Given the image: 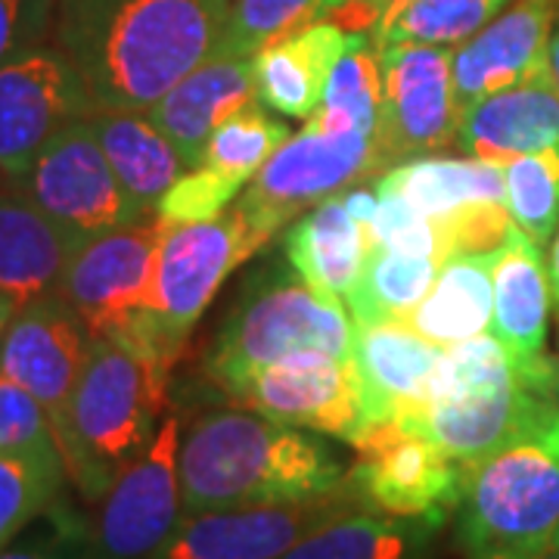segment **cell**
Instances as JSON below:
<instances>
[{
  "label": "cell",
  "mask_w": 559,
  "mask_h": 559,
  "mask_svg": "<svg viewBox=\"0 0 559 559\" xmlns=\"http://www.w3.org/2000/svg\"><path fill=\"white\" fill-rule=\"evenodd\" d=\"M230 0H57L53 44L97 109L146 112L221 44Z\"/></svg>",
  "instance_id": "1"
},
{
  "label": "cell",
  "mask_w": 559,
  "mask_h": 559,
  "mask_svg": "<svg viewBox=\"0 0 559 559\" xmlns=\"http://www.w3.org/2000/svg\"><path fill=\"white\" fill-rule=\"evenodd\" d=\"M178 473L183 513L320 498L348 476L318 432L249 407H218L193 419L180 436Z\"/></svg>",
  "instance_id": "2"
},
{
  "label": "cell",
  "mask_w": 559,
  "mask_h": 559,
  "mask_svg": "<svg viewBox=\"0 0 559 559\" xmlns=\"http://www.w3.org/2000/svg\"><path fill=\"white\" fill-rule=\"evenodd\" d=\"M171 367L175 360L153 342H91L62 444L69 481L87 500H100L156 439L168 414Z\"/></svg>",
  "instance_id": "3"
},
{
  "label": "cell",
  "mask_w": 559,
  "mask_h": 559,
  "mask_svg": "<svg viewBox=\"0 0 559 559\" xmlns=\"http://www.w3.org/2000/svg\"><path fill=\"white\" fill-rule=\"evenodd\" d=\"M457 538L466 554H532L559 535V401L520 436L460 466Z\"/></svg>",
  "instance_id": "4"
},
{
  "label": "cell",
  "mask_w": 559,
  "mask_h": 559,
  "mask_svg": "<svg viewBox=\"0 0 559 559\" xmlns=\"http://www.w3.org/2000/svg\"><path fill=\"white\" fill-rule=\"evenodd\" d=\"M355 320L345 301L314 289L299 274L255 277L242 293L209 352V377L218 382L289 360L348 358Z\"/></svg>",
  "instance_id": "5"
},
{
  "label": "cell",
  "mask_w": 559,
  "mask_h": 559,
  "mask_svg": "<svg viewBox=\"0 0 559 559\" xmlns=\"http://www.w3.org/2000/svg\"><path fill=\"white\" fill-rule=\"evenodd\" d=\"M162 234L165 221L153 215L72 249L60 296L87 326L91 340L153 342L165 352L153 323Z\"/></svg>",
  "instance_id": "6"
},
{
  "label": "cell",
  "mask_w": 559,
  "mask_h": 559,
  "mask_svg": "<svg viewBox=\"0 0 559 559\" xmlns=\"http://www.w3.org/2000/svg\"><path fill=\"white\" fill-rule=\"evenodd\" d=\"M389 168L392 156L380 134H326L301 128V134H289L261 165L237 209L267 240H274L314 205L364 180L377 183Z\"/></svg>",
  "instance_id": "7"
},
{
  "label": "cell",
  "mask_w": 559,
  "mask_h": 559,
  "mask_svg": "<svg viewBox=\"0 0 559 559\" xmlns=\"http://www.w3.org/2000/svg\"><path fill=\"white\" fill-rule=\"evenodd\" d=\"M267 242L271 240L237 205L221 212L218 218L165 224L156 264L153 323L171 358L178 360L180 348L218 296L224 280L252 255H259Z\"/></svg>",
  "instance_id": "8"
},
{
  "label": "cell",
  "mask_w": 559,
  "mask_h": 559,
  "mask_svg": "<svg viewBox=\"0 0 559 559\" xmlns=\"http://www.w3.org/2000/svg\"><path fill=\"white\" fill-rule=\"evenodd\" d=\"M10 187H16L25 200L35 202L72 240V246H81L124 224L153 218L143 215L124 193L103 153L91 116L69 124L62 134L50 140L38 159L32 162V168Z\"/></svg>",
  "instance_id": "9"
},
{
  "label": "cell",
  "mask_w": 559,
  "mask_h": 559,
  "mask_svg": "<svg viewBox=\"0 0 559 559\" xmlns=\"http://www.w3.org/2000/svg\"><path fill=\"white\" fill-rule=\"evenodd\" d=\"M183 417L171 407L156 439L124 466L97 503L94 559H156L183 520L178 451Z\"/></svg>",
  "instance_id": "10"
},
{
  "label": "cell",
  "mask_w": 559,
  "mask_h": 559,
  "mask_svg": "<svg viewBox=\"0 0 559 559\" xmlns=\"http://www.w3.org/2000/svg\"><path fill=\"white\" fill-rule=\"evenodd\" d=\"M97 112L87 84L60 44H38L0 66V175L20 180L69 124Z\"/></svg>",
  "instance_id": "11"
},
{
  "label": "cell",
  "mask_w": 559,
  "mask_h": 559,
  "mask_svg": "<svg viewBox=\"0 0 559 559\" xmlns=\"http://www.w3.org/2000/svg\"><path fill=\"white\" fill-rule=\"evenodd\" d=\"M380 138L392 165L457 146L460 103L454 47L419 40L382 44Z\"/></svg>",
  "instance_id": "12"
},
{
  "label": "cell",
  "mask_w": 559,
  "mask_h": 559,
  "mask_svg": "<svg viewBox=\"0 0 559 559\" xmlns=\"http://www.w3.org/2000/svg\"><path fill=\"white\" fill-rule=\"evenodd\" d=\"M230 399L296 429L348 444L367 429V407L355 358L289 360L221 382Z\"/></svg>",
  "instance_id": "13"
},
{
  "label": "cell",
  "mask_w": 559,
  "mask_h": 559,
  "mask_svg": "<svg viewBox=\"0 0 559 559\" xmlns=\"http://www.w3.org/2000/svg\"><path fill=\"white\" fill-rule=\"evenodd\" d=\"M367 507L345 476L336 491L289 503L183 513L156 559H280L320 522Z\"/></svg>",
  "instance_id": "14"
},
{
  "label": "cell",
  "mask_w": 559,
  "mask_h": 559,
  "mask_svg": "<svg viewBox=\"0 0 559 559\" xmlns=\"http://www.w3.org/2000/svg\"><path fill=\"white\" fill-rule=\"evenodd\" d=\"M348 479L367 510L392 516H444L457 510L463 469L436 441L395 419L373 423L355 444Z\"/></svg>",
  "instance_id": "15"
},
{
  "label": "cell",
  "mask_w": 559,
  "mask_h": 559,
  "mask_svg": "<svg viewBox=\"0 0 559 559\" xmlns=\"http://www.w3.org/2000/svg\"><path fill=\"white\" fill-rule=\"evenodd\" d=\"M91 342L87 326L62 296L22 305L0 340V370L40 401L53 423L60 451L69 436L72 399L91 355Z\"/></svg>",
  "instance_id": "16"
},
{
  "label": "cell",
  "mask_w": 559,
  "mask_h": 559,
  "mask_svg": "<svg viewBox=\"0 0 559 559\" xmlns=\"http://www.w3.org/2000/svg\"><path fill=\"white\" fill-rule=\"evenodd\" d=\"M286 140L289 128L274 119L267 106H242L212 131L202 162L162 197L156 215L165 224L218 218Z\"/></svg>",
  "instance_id": "17"
},
{
  "label": "cell",
  "mask_w": 559,
  "mask_h": 559,
  "mask_svg": "<svg viewBox=\"0 0 559 559\" xmlns=\"http://www.w3.org/2000/svg\"><path fill=\"white\" fill-rule=\"evenodd\" d=\"M491 277H495L491 333L498 336L522 380L544 395L557 399V360L547 358V318H550L554 286L538 242L516 227L498 249Z\"/></svg>",
  "instance_id": "18"
},
{
  "label": "cell",
  "mask_w": 559,
  "mask_h": 559,
  "mask_svg": "<svg viewBox=\"0 0 559 559\" xmlns=\"http://www.w3.org/2000/svg\"><path fill=\"white\" fill-rule=\"evenodd\" d=\"M557 0H513L469 40L454 47L460 116L473 103L550 72Z\"/></svg>",
  "instance_id": "19"
},
{
  "label": "cell",
  "mask_w": 559,
  "mask_h": 559,
  "mask_svg": "<svg viewBox=\"0 0 559 559\" xmlns=\"http://www.w3.org/2000/svg\"><path fill=\"white\" fill-rule=\"evenodd\" d=\"M550 401L557 399L532 389L528 382L513 380L466 399L423 404L395 423L436 441L448 457L466 466L520 436Z\"/></svg>",
  "instance_id": "20"
},
{
  "label": "cell",
  "mask_w": 559,
  "mask_h": 559,
  "mask_svg": "<svg viewBox=\"0 0 559 559\" xmlns=\"http://www.w3.org/2000/svg\"><path fill=\"white\" fill-rule=\"evenodd\" d=\"M255 100V57H237L215 47L153 109H146V116L175 143L187 168H197L212 131Z\"/></svg>",
  "instance_id": "21"
},
{
  "label": "cell",
  "mask_w": 559,
  "mask_h": 559,
  "mask_svg": "<svg viewBox=\"0 0 559 559\" xmlns=\"http://www.w3.org/2000/svg\"><path fill=\"white\" fill-rule=\"evenodd\" d=\"M457 146L481 162H507L559 146V81L550 72L463 109Z\"/></svg>",
  "instance_id": "22"
},
{
  "label": "cell",
  "mask_w": 559,
  "mask_h": 559,
  "mask_svg": "<svg viewBox=\"0 0 559 559\" xmlns=\"http://www.w3.org/2000/svg\"><path fill=\"white\" fill-rule=\"evenodd\" d=\"M441 352L444 348L426 342L399 320L355 323L352 358L358 364L367 426L417 411Z\"/></svg>",
  "instance_id": "23"
},
{
  "label": "cell",
  "mask_w": 559,
  "mask_h": 559,
  "mask_svg": "<svg viewBox=\"0 0 559 559\" xmlns=\"http://www.w3.org/2000/svg\"><path fill=\"white\" fill-rule=\"evenodd\" d=\"M72 249V240L35 202L0 183V296L20 308L60 296Z\"/></svg>",
  "instance_id": "24"
},
{
  "label": "cell",
  "mask_w": 559,
  "mask_h": 559,
  "mask_svg": "<svg viewBox=\"0 0 559 559\" xmlns=\"http://www.w3.org/2000/svg\"><path fill=\"white\" fill-rule=\"evenodd\" d=\"M345 40L348 32L340 22L323 20L259 50L255 87L261 106L286 119H308L320 106Z\"/></svg>",
  "instance_id": "25"
},
{
  "label": "cell",
  "mask_w": 559,
  "mask_h": 559,
  "mask_svg": "<svg viewBox=\"0 0 559 559\" xmlns=\"http://www.w3.org/2000/svg\"><path fill=\"white\" fill-rule=\"evenodd\" d=\"M286 259L314 289L348 299L370 255L367 224L345 205V190L314 205L286 227Z\"/></svg>",
  "instance_id": "26"
},
{
  "label": "cell",
  "mask_w": 559,
  "mask_h": 559,
  "mask_svg": "<svg viewBox=\"0 0 559 559\" xmlns=\"http://www.w3.org/2000/svg\"><path fill=\"white\" fill-rule=\"evenodd\" d=\"M444 516H392L348 510L320 522L280 559H432Z\"/></svg>",
  "instance_id": "27"
},
{
  "label": "cell",
  "mask_w": 559,
  "mask_h": 559,
  "mask_svg": "<svg viewBox=\"0 0 559 559\" xmlns=\"http://www.w3.org/2000/svg\"><path fill=\"white\" fill-rule=\"evenodd\" d=\"M91 124L124 193L143 215H156L162 197L190 171L175 143L146 112L97 109Z\"/></svg>",
  "instance_id": "28"
},
{
  "label": "cell",
  "mask_w": 559,
  "mask_h": 559,
  "mask_svg": "<svg viewBox=\"0 0 559 559\" xmlns=\"http://www.w3.org/2000/svg\"><path fill=\"white\" fill-rule=\"evenodd\" d=\"M495 259L498 252L448 255L429 296L399 323L439 348L488 333L495 314Z\"/></svg>",
  "instance_id": "29"
},
{
  "label": "cell",
  "mask_w": 559,
  "mask_h": 559,
  "mask_svg": "<svg viewBox=\"0 0 559 559\" xmlns=\"http://www.w3.org/2000/svg\"><path fill=\"white\" fill-rule=\"evenodd\" d=\"M377 190L395 193L411 202L419 215L439 221L454 215L473 202H507L503 165L481 159H451V156H419L392 165Z\"/></svg>",
  "instance_id": "30"
},
{
  "label": "cell",
  "mask_w": 559,
  "mask_h": 559,
  "mask_svg": "<svg viewBox=\"0 0 559 559\" xmlns=\"http://www.w3.org/2000/svg\"><path fill=\"white\" fill-rule=\"evenodd\" d=\"M382 124V53L370 32H352L340 62L326 81L320 106L305 128L326 134H380Z\"/></svg>",
  "instance_id": "31"
},
{
  "label": "cell",
  "mask_w": 559,
  "mask_h": 559,
  "mask_svg": "<svg viewBox=\"0 0 559 559\" xmlns=\"http://www.w3.org/2000/svg\"><path fill=\"white\" fill-rule=\"evenodd\" d=\"M444 259L441 255H411L370 249L358 286L348 293L345 305L352 308L355 323L407 318L436 286Z\"/></svg>",
  "instance_id": "32"
},
{
  "label": "cell",
  "mask_w": 559,
  "mask_h": 559,
  "mask_svg": "<svg viewBox=\"0 0 559 559\" xmlns=\"http://www.w3.org/2000/svg\"><path fill=\"white\" fill-rule=\"evenodd\" d=\"M513 0H407L401 10L370 32L377 44L419 40L436 47H460Z\"/></svg>",
  "instance_id": "33"
},
{
  "label": "cell",
  "mask_w": 559,
  "mask_h": 559,
  "mask_svg": "<svg viewBox=\"0 0 559 559\" xmlns=\"http://www.w3.org/2000/svg\"><path fill=\"white\" fill-rule=\"evenodd\" d=\"M66 481L62 454H0V550L60 503Z\"/></svg>",
  "instance_id": "34"
},
{
  "label": "cell",
  "mask_w": 559,
  "mask_h": 559,
  "mask_svg": "<svg viewBox=\"0 0 559 559\" xmlns=\"http://www.w3.org/2000/svg\"><path fill=\"white\" fill-rule=\"evenodd\" d=\"M348 0H230L221 50L255 57L267 44L296 35L314 22L333 20Z\"/></svg>",
  "instance_id": "35"
},
{
  "label": "cell",
  "mask_w": 559,
  "mask_h": 559,
  "mask_svg": "<svg viewBox=\"0 0 559 559\" xmlns=\"http://www.w3.org/2000/svg\"><path fill=\"white\" fill-rule=\"evenodd\" d=\"M507 209L525 237L550 246L559 227V146L503 165Z\"/></svg>",
  "instance_id": "36"
},
{
  "label": "cell",
  "mask_w": 559,
  "mask_h": 559,
  "mask_svg": "<svg viewBox=\"0 0 559 559\" xmlns=\"http://www.w3.org/2000/svg\"><path fill=\"white\" fill-rule=\"evenodd\" d=\"M513 380H522V377L516 373L513 360L507 358L498 336L488 330V333H479L473 340L457 342V345L441 352L439 364L429 377V385H426L423 404L466 399V395H476V392Z\"/></svg>",
  "instance_id": "37"
},
{
  "label": "cell",
  "mask_w": 559,
  "mask_h": 559,
  "mask_svg": "<svg viewBox=\"0 0 559 559\" xmlns=\"http://www.w3.org/2000/svg\"><path fill=\"white\" fill-rule=\"evenodd\" d=\"M0 559H94L91 525L60 500L13 544H7L0 550Z\"/></svg>",
  "instance_id": "38"
},
{
  "label": "cell",
  "mask_w": 559,
  "mask_h": 559,
  "mask_svg": "<svg viewBox=\"0 0 559 559\" xmlns=\"http://www.w3.org/2000/svg\"><path fill=\"white\" fill-rule=\"evenodd\" d=\"M0 454H62L40 401L0 370Z\"/></svg>",
  "instance_id": "39"
},
{
  "label": "cell",
  "mask_w": 559,
  "mask_h": 559,
  "mask_svg": "<svg viewBox=\"0 0 559 559\" xmlns=\"http://www.w3.org/2000/svg\"><path fill=\"white\" fill-rule=\"evenodd\" d=\"M367 242L370 249H389V252H411V255H444L436 221L419 215L411 202L395 193L377 190V209L367 221Z\"/></svg>",
  "instance_id": "40"
},
{
  "label": "cell",
  "mask_w": 559,
  "mask_h": 559,
  "mask_svg": "<svg viewBox=\"0 0 559 559\" xmlns=\"http://www.w3.org/2000/svg\"><path fill=\"white\" fill-rule=\"evenodd\" d=\"M444 255H485L498 252L516 230L507 202H473L448 218L436 221Z\"/></svg>",
  "instance_id": "41"
},
{
  "label": "cell",
  "mask_w": 559,
  "mask_h": 559,
  "mask_svg": "<svg viewBox=\"0 0 559 559\" xmlns=\"http://www.w3.org/2000/svg\"><path fill=\"white\" fill-rule=\"evenodd\" d=\"M57 0H0V66L53 35Z\"/></svg>",
  "instance_id": "42"
},
{
  "label": "cell",
  "mask_w": 559,
  "mask_h": 559,
  "mask_svg": "<svg viewBox=\"0 0 559 559\" xmlns=\"http://www.w3.org/2000/svg\"><path fill=\"white\" fill-rule=\"evenodd\" d=\"M404 3L407 0H348L342 10L333 13V22H340L342 28H352V32H373L385 16H392Z\"/></svg>",
  "instance_id": "43"
},
{
  "label": "cell",
  "mask_w": 559,
  "mask_h": 559,
  "mask_svg": "<svg viewBox=\"0 0 559 559\" xmlns=\"http://www.w3.org/2000/svg\"><path fill=\"white\" fill-rule=\"evenodd\" d=\"M466 559H559V547L550 544V547L532 550V554H491V550H481V554H466Z\"/></svg>",
  "instance_id": "44"
},
{
  "label": "cell",
  "mask_w": 559,
  "mask_h": 559,
  "mask_svg": "<svg viewBox=\"0 0 559 559\" xmlns=\"http://www.w3.org/2000/svg\"><path fill=\"white\" fill-rule=\"evenodd\" d=\"M547 267H550V286H554V301L559 308V227L550 240V259H547Z\"/></svg>",
  "instance_id": "45"
},
{
  "label": "cell",
  "mask_w": 559,
  "mask_h": 559,
  "mask_svg": "<svg viewBox=\"0 0 559 559\" xmlns=\"http://www.w3.org/2000/svg\"><path fill=\"white\" fill-rule=\"evenodd\" d=\"M16 311H20V305L13 299H7V296H0V340H3V333H7V326H10V320L16 318Z\"/></svg>",
  "instance_id": "46"
},
{
  "label": "cell",
  "mask_w": 559,
  "mask_h": 559,
  "mask_svg": "<svg viewBox=\"0 0 559 559\" xmlns=\"http://www.w3.org/2000/svg\"><path fill=\"white\" fill-rule=\"evenodd\" d=\"M550 66H554V75H557L559 81V32L554 35V40H550Z\"/></svg>",
  "instance_id": "47"
},
{
  "label": "cell",
  "mask_w": 559,
  "mask_h": 559,
  "mask_svg": "<svg viewBox=\"0 0 559 559\" xmlns=\"http://www.w3.org/2000/svg\"><path fill=\"white\" fill-rule=\"evenodd\" d=\"M557 401H559V360H557Z\"/></svg>",
  "instance_id": "48"
},
{
  "label": "cell",
  "mask_w": 559,
  "mask_h": 559,
  "mask_svg": "<svg viewBox=\"0 0 559 559\" xmlns=\"http://www.w3.org/2000/svg\"><path fill=\"white\" fill-rule=\"evenodd\" d=\"M554 544H557V547H559V535H557V540H554Z\"/></svg>",
  "instance_id": "49"
},
{
  "label": "cell",
  "mask_w": 559,
  "mask_h": 559,
  "mask_svg": "<svg viewBox=\"0 0 559 559\" xmlns=\"http://www.w3.org/2000/svg\"><path fill=\"white\" fill-rule=\"evenodd\" d=\"M0 183H3V175H0Z\"/></svg>",
  "instance_id": "50"
}]
</instances>
